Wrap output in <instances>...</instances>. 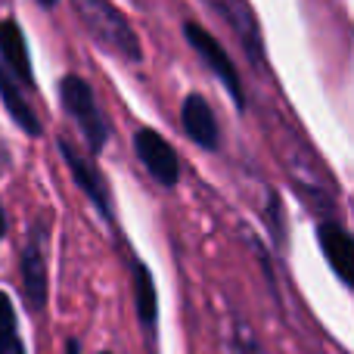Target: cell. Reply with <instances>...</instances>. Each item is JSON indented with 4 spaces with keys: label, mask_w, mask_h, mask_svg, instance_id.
Returning a JSON list of instances; mask_svg holds the SVG:
<instances>
[{
    "label": "cell",
    "mask_w": 354,
    "mask_h": 354,
    "mask_svg": "<svg viewBox=\"0 0 354 354\" xmlns=\"http://www.w3.org/2000/svg\"><path fill=\"white\" fill-rule=\"evenodd\" d=\"M75 10H78L87 35L103 50H109V53L122 56V59H128V62L143 59L140 37H137L128 16H124L118 6H112L109 0H75Z\"/></svg>",
    "instance_id": "6da1fadb"
},
{
    "label": "cell",
    "mask_w": 354,
    "mask_h": 354,
    "mask_svg": "<svg viewBox=\"0 0 354 354\" xmlns=\"http://www.w3.org/2000/svg\"><path fill=\"white\" fill-rule=\"evenodd\" d=\"M59 100H62V109L75 118L78 131L84 134L87 149L97 156L106 147V140H109V124H106L103 112H100L93 87L84 78H78V75H66L59 81Z\"/></svg>",
    "instance_id": "7a4b0ae2"
},
{
    "label": "cell",
    "mask_w": 354,
    "mask_h": 354,
    "mask_svg": "<svg viewBox=\"0 0 354 354\" xmlns=\"http://www.w3.org/2000/svg\"><path fill=\"white\" fill-rule=\"evenodd\" d=\"M183 37H187L189 47L199 53V59L214 72V78H218L221 84L227 87V93H230L233 106L243 112V109H245L243 81H239V72H236V66H233V59L227 56V50L218 44V37H214L212 31L202 28L199 22H187V25H183Z\"/></svg>",
    "instance_id": "3957f363"
},
{
    "label": "cell",
    "mask_w": 354,
    "mask_h": 354,
    "mask_svg": "<svg viewBox=\"0 0 354 354\" xmlns=\"http://www.w3.org/2000/svg\"><path fill=\"white\" fill-rule=\"evenodd\" d=\"M56 147H59L62 162L68 165V171H72L75 183L81 187V193H84L87 199L93 202V208L103 214L106 224H115V212H112V193H109V183H106L103 171H100V165L91 159V156L81 153V149L75 147L72 140H66V137H59V140H56Z\"/></svg>",
    "instance_id": "277c9868"
},
{
    "label": "cell",
    "mask_w": 354,
    "mask_h": 354,
    "mask_svg": "<svg viewBox=\"0 0 354 354\" xmlns=\"http://www.w3.org/2000/svg\"><path fill=\"white\" fill-rule=\"evenodd\" d=\"M47 233L44 221H35L28 230L22 252H19V277H22V295L31 311H44L47 305V258H44Z\"/></svg>",
    "instance_id": "5b68a950"
},
{
    "label": "cell",
    "mask_w": 354,
    "mask_h": 354,
    "mask_svg": "<svg viewBox=\"0 0 354 354\" xmlns=\"http://www.w3.org/2000/svg\"><path fill=\"white\" fill-rule=\"evenodd\" d=\"M134 153L143 162L149 174L162 183V187H174L180 180V159H177L174 147L153 128H140L134 134Z\"/></svg>",
    "instance_id": "8992f818"
},
{
    "label": "cell",
    "mask_w": 354,
    "mask_h": 354,
    "mask_svg": "<svg viewBox=\"0 0 354 354\" xmlns=\"http://www.w3.org/2000/svg\"><path fill=\"white\" fill-rule=\"evenodd\" d=\"M317 243H320V252H324L326 264L333 268V274L348 289H354V236L339 221H320Z\"/></svg>",
    "instance_id": "52a82bcc"
},
{
    "label": "cell",
    "mask_w": 354,
    "mask_h": 354,
    "mask_svg": "<svg viewBox=\"0 0 354 354\" xmlns=\"http://www.w3.org/2000/svg\"><path fill=\"white\" fill-rule=\"evenodd\" d=\"M180 124H183V134L202 149H218L221 134H218V122H214V112L208 106V100L202 93H189L180 106Z\"/></svg>",
    "instance_id": "ba28073f"
},
{
    "label": "cell",
    "mask_w": 354,
    "mask_h": 354,
    "mask_svg": "<svg viewBox=\"0 0 354 354\" xmlns=\"http://www.w3.org/2000/svg\"><path fill=\"white\" fill-rule=\"evenodd\" d=\"M208 3H212L214 10L227 19V22H230V28L239 35V41H243L245 53L252 56V62L261 66L264 62V56H261V31H258L255 12L249 10V3H245V0H208Z\"/></svg>",
    "instance_id": "9c48e42d"
},
{
    "label": "cell",
    "mask_w": 354,
    "mask_h": 354,
    "mask_svg": "<svg viewBox=\"0 0 354 354\" xmlns=\"http://www.w3.org/2000/svg\"><path fill=\"white\" fill-rule=\"evenodd\" d=\"M0 56H3V66L10 68L25 87H35V68H31L25 35L16 19H3V22H0Z\"/></svg>",
    "instance_id": "30bf717a"
},
{
    "label": "cell",
    "mask_w": 354,
    "mask_h": 354,
    "mask_svg": "<svg viewBox=\"0 0 354 354\" xmlns=\"http://www.w3.org/2000/svg\"><path fill=\"white\" fill-rule=\"evenodd\" d=\"M0 100H3V106H6V112H10V118L25 131V134H28V137H41V131H44L41 122H37L35 109L28 106L25 93L19 91V78L3 66V62H0Z\"/></svg>",
    "instance_id": "8fae6325"
},
{
    "label": "cell",
    "mask_w": 354,
    "mask_h": 354,
    "mask_svg": "<svg viewBox=\"0 0 354 354\" xmlns=\"http://www.w3.org/2000/svg\"><path fill=\"white\" fill-rule=\"evenodd\" d=\"M131 274H134V299H137V317H140L143 330L153 336L156 324H159V292H156V280L149 274V268L134 258L131 261Z\"/></svg>",
    "instance_id": "7c38bea8"
},
{
    "label": "cell",
    "mask_w": 354,
    "mask_h": 354,
    "mask_svg": "<svg viewBox=\"0 0 354 354\" xmlns=\"http://www.w3.org/2000/svg\"><path fill=\"white\" fill-rule=\"evenodd\" d=\"M0 354H25V345L19 339L16 308L3 289H0Z\"/></svg>",
    "instance_id": "4fadbf2b"
},
{
    "label": "cell",
    "mask_w": 354,
    "mask_h": 354,
    "mask_svg": "<svg viewBox=\"0 0 354 354\" xmlns=\"http://www.w3.org/2000/svg\"><path fill=\"white\" fill-rule=\"evenodd\" d=\"M230 354H264V351H261V345L255 342L249 326H236L233 342H230Z\"/></svg>",
    "instance_id": "5bb4252c"
},
{
    "label": "cell",
    "mask_w": 354,
    "mask_h": 354,
    "mask_svg": "<svg viewBox=\"0 0 354 354\" xmlns=\"http://www.w3.org/2000/svg\"><path fill=\"white\" fill-rule=\"evenodd\" d=\"M270 221H274V239L277 243H283V214H280V199L277 196H270Z\"/></svg>",
    "instance_id": "9a60e30c"
},
{
    "label": "cell",
    "mask_w": 354,
    "mask_h": 354,
    "mask_svg": "<svg viewBox=\"0 0 354 354\" xmlns=\"http://www.w3.org/2000/svg\"><path fill=\"white\" fill-rule=\"evenodd\" d=\"M6 168H10V153H6V147L0 143V174H3Z\"/></svg>",
    "instance_id": "2e32d148"
},
{
    "label": "cell",
    "mask_w": 354,
    "mask_h": 354,
    "mask_svg": "<svg viewBox=\"0 0 354 354\" xmlns=\"http://www.w3.org/2000/svg\"><path fill=\"white\" fill-rule=\"evenodd\" d=\"M66 354H81V342H78V339H68V342H66Z\"/></svg>",
    "instance_id": "e0dca14e"
},
{
    "label": "cell",
    "mask_w": 354,
    "mask_h": 354,
    "mask_svg": "<svg viewBox=\"0 0 354 354\" xmlns=\"http://www.w3.org/2000/svg\"><path fill=\"white\" fill-rule=\"evenodd\" d=\"M6 236V212H3V205H0V239Z\"/></svg>",
    "instance_id": "ac0fdd59"
},
{
    "label": "cell",
    "mask_w": 354,
    "mask_h": 354,
    "mask_svg": "<svg viewBox=\"0 0 354 354\" xmlns=\"http://www.w3.org/2000/svg\"><path fill=\"white\" fill-rule=\"evenodd\" d=\"M37 3H44V6H53V3H56V0H37Z\"/></svg>",
    "instance_id": "d6986e66"
},
{
    "label": "cell",
    "mask_w": 354,
    "mask_h": 354,
    "mask_svg": "<svg viewBox=\"0 0 354 354\" xmlns=\"http://www.w3.org/2000/svg\"><path fill=\"white\" fill-rule=\"evenodd\" d=\"M100 354H112V351H100Z\"/></svg>",
    "instance_id": "ffe728a7"
}]
</instances>
